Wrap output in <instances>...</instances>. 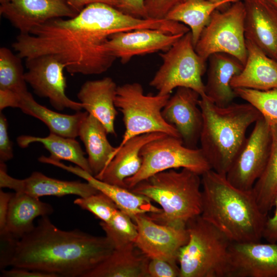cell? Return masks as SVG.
I'll return each mask as SVG.
<instances>
[{
  "label": "cell",
  "mask_w": 277,
  "mask_h": 277,
  "mask_svg": "<svg viewBox=\"0 0 277 277\" xmlns=\"http://www.w3.org/2000/svg\"><path fill=\"white\" fill-rule=\"evenodd\" d=\"M161 26L160 20L137 18L108 4L94 3L74 17L54 18L33 27L29 34H19L12 46L22 58L52 55L71 74H98L116 59L105 48L111 35Z\"/></svg>",
  "instance_id": "1"
},
{
  "label": "cell",
  "mask_w": 277,
  "mask_h": 277,
  "mask_svg": "<svg viewBox=\"0 0 277 277\" xmlns=\"http://www.w3.org/2000/svg\"><path fill=\"white\" fill-rule=\"evenodd\" d=\"M114 249L106 236H94L77 229L63 230L45 216L18 240L11 266L57 277H84Z\"/></svg>",
  "instance_id": "2"
},
{
  "label": "cell",
  "mask_w": 277,
  "mask_h": 277,
  "mask_svg": "<svg viewBox=\"0 0 277 277\" xmlns=\"http://www.w3.org/2000/svg\"><path fill=\"white\" fill-rule=\"evenodd\" d=\"M201 176L202 217L232 242H260L268 216L260 210L252 190L235 187L226 175L212 169Z\"/></svg>",
  "instance_id": "3"
},
{
  "label": "cell",
  "mask_w": 277,
  "mask_h": 277,
  "mask_svg": "<svg viewBox=\"0 0 277 277\" xmlns=\"http://www.w3.org/2000/svg\"><path fill=\"white\" fill-rule=\"evenodd\" d=\"M199 104L203 118L200 148L211 169L226 175L247 138L248 128L262 115L248 103L220 107L202 97Z\"/></svg>",
  "instance_id": "4"
},
{
  "label": "cell",
  "mask_w": 277,
  "mask_h": 277,
  "mask_svg": "<svg viewBox=\"0 0 277 277\" xmlns=\"http://www.w3.org/2000/svg\"><path fill=\"white\" fill-rule=\"evenodd\" d=\"M200 174L186 168L170 169L155 174L130 190L160 205L162 212L147 213L153 221L164 225L185 227L202 212Z\"/></svg>",
  "instance_id": "5"
},
{
  "label": "cell",
  "mask_w": 277,
  "mask_h": 277,
  "mask_svg": "<svg viewBox=\"0 0 277 277\" xmlns=\"http://www.w3.org/2000/svg\"><path fill=\"white\" fill-rule=\"evenodd\" d=\"M187 243L179 253L180 277H230L231 241L201 215L186 224Z\"/></svg>",
  "instance_id": "6"
},
{
  "label": "cell",
  "mask_w": 277,
  "mask_h": 277,
  "mask_svg": "<svg viewBox=\"0 0 277 277\" xmlns=\"http://www.w3.org/2000/svg\"><path fill=\"white\" fill-rule=\"evenodd\" d=\"M170 96L146 95L142 85L136 82L118 86L115 105L123 114L125 130L116 148L130 138L146 133L159 132L181 138L177 130L162 115Z\"/></svg>",
  "instance_id": "7"
},
{
  "label": "cell",
  "mask_w": 277,
  "mask_h": 277,
  "mask_svg": "<svg viewBox=\"0 0 277 277\" xmlns=\"http://www.w3.org/2000/svg\"><path fill=\"white\" fill-rule=\"evenodd\" d=\"M160 56L163 63L149 83L157 94L168 95L175 88L186 87L206 97L202 78L206 62L196 52L190 31Z\"/></svg>",
  "instance_id": "8"
},
{
  "label": "cell",
  "mask_w": 277,
  "mask_h": 277,
  "mask_svg": "<svg viewBox=\"0 0 277 277\" xmlns=\"http://www.w3.org/2000/svg\"><path fill=\"white\" fill-rule=\"evenodd\" d=\"M141 156L140 169L125 180L129 189L155 174L170 169L186 168L201 175L211 169L201 148L187 147L181 138L169 135L145 144Z\"/></svg>",
  "instance_id": "9"
},
{
  "label": "cell",
  "mask_w": 277,
  "mask_h": 277,
  "mask_svg": "<svg viewBox=\"0 0 277 277\" xmlns=\"http://www.w3.org/2000/svg\"><path fill=\"white\" fill-rule=\"evenodd\" d=\"M246 11L243 0L233 3L226 9L215 10L194 48L206 62L215 53L231 55L244 65L247 56L245 36Z\"/></svg>",
  "instance_id": "10"
},
{
  "label": "cell",
  "mask_w": 277,
  "mask_h": 277,
  "mask_svg": "<svg viewBox=\"0 0 277 277\" xmlns=\"http://www.w3.org/2000/svg\"><path fill=\"white\" fill-rule=\"evenodd\" d=\"M271 145L270 125L262 117L254 123L250 135L232 163L226 176L235 187L252 190L267 164Z\"/></svg>",
  "instance_id": "11"
},
{
  "label": "cell",
  "mask_w": 277,
  "mask_h": 277,
  "mask_svg": "<svg viewBox=\"0 0 277 277\" xmlns=\"http://www.w3.org/2000/svg\"><path fill=\"white\" fill-rule=\"evenodd\" d=\"M25 79L34 93L49 98L55 109L70 108L76 111L83 109L81 102L70 99L66 94V79L63 70L65 66L52 55L45 54L26 58Z\"/></svg>",
  "instance_id": "12"
},
{
  "label": "cell",
  "mask_w": 277,
  "mask_h": 277,
  "mask_svg": "<svg viewBox=\"0 0 277 277\" xmlns=\"http://www.w3.org/2000/svg\"><path fill=\"white\" fill-rule=\"evenodd\" d=\"M133 221L137 229L134 244L144 255L150 259L177 263L181 248L188 241L186 226L162 225L151 220L147 214L137 215Z\"/></svg>",
  "instance_id": "13"
},
{
  "label": "cell",
  "mask_w": 277,
  "mask_h": 277,
  "mask_svg": "<svg viewBox=\"0 0 277 277\" xmlns=\"http://www.w3.org/2000/svg\"><path fill=\"white\" fill-rule=\"evenodd\" d=\"M200 97L192 89L179 87L162 110L163 117L177 130L183 144L191 148H196L203 127Z\"/></svg>",
  "instance_id": "14"
},
{
  "label": "cell",
  "mask_w": 277,
  "mask_h": 277,
  "mask_svg": "<svg viewBox=\"0 0 277 277\" xmlns=\"http://www.w3.org/2000/svg\"><path fill=\"white\" fill-rule=\"evenodd\" d=\"M78 13L65 0H8L0 6V14L22 34L51 19L72 18Z\"/></svg>",
  "instance_id": "15"
},
{
  "label": "cell",
  "mask_w": 277,
  "mask_h": 277,
  "mask_svg": "<svg viewBox=\"0 0 277 277\" xmlns=\"http://www.w3.org/2000/svg\"><path fill=\"white\" fill-rule=\"evenodd\" d=\"M230 277H277V243L231 242Z\"/></svg>",
  "instance_id": "16"
},
{
  "label": "cell",
  "mask_w": 277,
  "mask_h": 277,
  "mask_svg": "<svg viewBox=\"0 0 277 277\" xmlns=\"http://www.w3.org/2000/svg\"><path fill=\"white\" fill-rule=\"evenodd\" d=\"M184 34L152 29L117 32L109 37L105 48L112 56L126 64L135 56L168 50Z\"/></svg>",
  "instance_id": "17"
},
{
  "label": "cell",
  "mask_w": 277,
  "mask_h": 277,
  "mask_svg": "<svg viewBox=\"0 0 277 277\" xmlns=\"http://www.w3.org/2000/svg\"><path fill=\"white\" fill-rule=\"evenodd\" d=\"M0 187L8 188L16 192L38 198L49 195L61 197L69 194L85 197L99 192L87 182L57 180L37 171L32 172L26 179H17L7 173L6 165L3 162H0Z\"/></svg>",
  "instance_id": "18"
},
{
  "label": "cell",
  "mask_w": 277,
  "mask_h": 277,
  "mask_svg": "<svg viewBox=\"0 0 277 277\" xmlns=\"http://www.w3.org/2000/svg\"><path fill=\"white\" fill-rule=\"evenodd\" d=\"M40 161L42 163L54 165L84 179L98 191L109 197L120 210L129 215L132 220L138 214L162 212V209L154 206L149 198L135 193L127 188L98 180L77 166H67L44 155L41 157Z\"/></svg>",
  "instance_id": "19"
},
{
  "label": "cell",
  "mask_w": 277,
  "mask_h": 277,
  "mask_svg": "<svg viewBox=\"0 0 277 277\" xmlns=\"http://www.w3.org/2000/svg\"><path fill=\"white\" fill-rule=\"evenodd\" d=\"M245 36L277 61V13L264 0H243Z\"/></svg>",
  "instance_id": "20"
},
{
  "label": "cell",
  "mask_w": 277,
  "mask_h": 277,
  "mask_svg": "<svg viewBox=\"0 0 277 277\" xmlns=\"http://www.w3.org/2000/svg\"><path fill=\"white\" fill-rule=\"evenodd\" d=\"M117 87L111 77H106L86 82L77 93L83 109L97 118L108 134L114 135V122L117 114L115 105Z\"/></svg>",
  "instance_id": "21"
},
{
  "label": "cell",
  "mask_w": 277,
  "mask_h": 277,
  "mask_svg": "<svg viewBox=\"0 0 277 277\" xmlns=\"http://www.w3.org/2000/svg\"><path fill=\"white\" fill-rule=\"evenodd\" d=\"M166 135L159 132L150 133L130 138L121 147H116L112 159L101 172L94 176L107 183L126 188L125 180L134 175L141 168V151L143 146Z\"/></svg>",
  "instance_id": "22"
},
{
  "label": "cell",
  "mask_w": 277,
  "mask_h": 277,
  "mask_svg": "<svg viewBox=\"0 0 277 277\" xmlns=\"http://www.w3.org/2000/svg\"><path fill=\"white\" fill-rule=\"evenodd\" d=\"M208 60L205 84L206 97L217 106H226L237 97L231 86V81L242 71L244 65L235 57L224 53H213Z\"/></svg>",
  "instance_id": "23"
},
{
  "label": "cell",
  "mask_w": 277,
  "mask_h": 277,
  "mask_svg": "<svg viewBox=\"0 0 277 277\" xmlns=\"http://www.w3.org/2000/svg\"><path fill=\"white\" fill-rule=\"evenodd\" d=\"M246 61L242 71L234 76L231 86L267 90L277 88V61L265 54L251 41L246 39Z\"/></svg>",
  "instance_id": "24"
},
{
  "label": "cell",
  "mask_w": 277,
  "mask_h": 277,
  "mask_svg": "<svg viewBox=\"0 0 277 277\" xmlns=\"http://www.w3.org/2000/svg\"><path fill=\"white\" fill-rule=\"evenodd\" d=\"M149 260L134 243H131L115 248L84 277H148Z\"/></svg>",
  "instance_id": "25"
},
{
  "label": "cell",
  "mask_w": 277,
  "mask_h": 277,
  "mask_svg": "<svg viewBox=\"0 0 277 277\" xmlns=\"http://www.w3.org/2000/svg\"><path fill=\"white\" fill-rule=\"evenodd\" d=\"M53 212L52 206L39 198L15 192L9 202L6 230L19 240L34 229L35 218Z\"/></svg>",
  "instance_id": "26"
},
{
  "label": "cell",
  "mask_w": 277,
  "mask_h": 277,
  "mask_svg": "<svg viewBox=\"0 0 277 277\" xmlns=\"http://www.w3.org/2000/svg\"><path fill=\"white\" fill-rule=\"evenodd\" d=\"M16 108L43 122L50 132L74 138L78 136L81 125L88 114L80 111L69 115L52 111L37 103L29 91L19 95Z\"/></svg>",
  "instance_id": "27"
},
{
  "label": "cell",
  "mask_w": 277,
  "mask_h": 277,
  "mask_svg": "<svg viewBox=\"0 0 277 277\" xmlns=\"http://www.w3.org/2000/svg\"><path fill=\"white\" fill-rule=\"evenodd\" d=\"M108 134L104 125L95 117L88 114L82 122L78 136L83 142L88 154L92 174L101 172L112 159L116 150L108 140Z\"/></svg>",
  "instance_id": "28"
},
{
  "label": "cell",
  "mask_w": 277,
  "mask_h": 277,
  "mask_svg": "<svg viewBox=\"0 0 277 277\" xmlns=\"http://www.w3.org/2000/svg\"><path fill=\"white\" fill-rule=\"evenodd\" d=\"M241 0H225L213 2L208 0H184L173 8L165 19L182 23L190 29L195 47L213 12L223 11L231 4Z\"/></svg>",
  "instance_id": "29"
},
{
  "label": "cell",
  "mask_w": 277,
  "mask_h": 277,
  "mask_svg": "<svg viewBox=\"0 0 277 277\" xmlns=\"http://www.w3.org/2000/svg\"><path fill=\"white\" fill-rule=\"evenodd\" d=\"M17 144L25 148L33 143H39L50 153L49 157L60 161L70 162L92 174L87 158L80 143L74 138L66 137L50 132L46 137L22 135L17 138Z\"/></svg>",
  "instance_id": "30"
},
{
  "label": "cell",
  "mask_w": 277,
  "mask_h": 277,
  "mask_svg": "<svg viewBox=\"0 0 277 277\" xmlns=\"http://www.w3.org/2000/svg\"><path fill=\"white\" fill-rule=\"evenodd\" d=\"M271 145L265 169L252 189L261 212L266 215L273 208L277 194V124L270 125Z\"/></svg>",
  "instance_id": "31"
},
{
  "label": "cell",
  "mask_w": 277,
  "mask_h": 277,
  "mask_svg": "<svg viewBox=\"0 0 277 277\" xmlns=\"http://www.w3.org/2000/svg\"><path fill=\"white\" fill-rule=\"evenodd\" d=\"M21 58L6 47L0 49V90L20 95L28 91Z\"/></svg>",
  "instance_id": "32"
},
{
  "label": "cell",
  "mask_w": 277,
  "mask_h": 277,
  "mask_svg": "<svg viewBox=\"0 0 277 277\" xmlns=\"http://www.w3.org/2000/svg\"><path fill=\"white\" fill-rule=\"evenodd\" d=\"M100 225L115 248L134 243L137 235L136 225L127 214L118 209L111 220Z\"/></svg>",
  "instance_id": "33"
},
{
  "label": "cell",
  "mask_w": 277,
  "mask_h": 277,
  "mask_svg": "<svg viewBox=\"0 0 277 277\" xmlns=\"http://www.w3.org/2000/svg\"><path fill=\"white\" fill-rule=\"evenodd\" d=\"M237 97L255 107L270 125L277 124V88L267 90L233 89Z\"/></svg>",
  "instance_id": "34"
},
{
  "label": "cell",
  "mask_w": 277,
  "mask_h": 277,
  "mask_svg": "<svg viewBox=\"0 0 277 277\" xmlns=\"http://www.w3.org/2000/svg\"><path fill=\"white\" fill-rule=\"evenodd\" d=\"M74 203L105 223L111 220L118 209L109 197L100 191L85 197H79L74 200Z\"/></svg>",
  "instance_id": "35"
},
{
  "label": "cell",
  "mask_w": 277,
  "mask_h": 277,
  "mask_svg": "<svg viewBox=\"0 0 277 277\" xmlns=\"http://www.w3.org/2000/svg\"><path fill=\"white\" fill-rule=\"evenodd\" d=\"M147 272L148 277H180V267L176 262L160 259H150Z\"/></svg>",
  "instance_id": "36"
},
{
  "label": "cell",
  "mask_w": 277,
  "mask_h": 277,
  "mask_svg": "<svg viewBox=\"0 0 277 277\" xmlns=\"http://www.w3.org/2000/svg\"><path fill=\"white\" fill-rule=\"evenodd\" d=\"M18 239L15 238L6 229L0 231L1 270L5 269L7 266H11L14 257Z\"/></svg>",
  "instance_id": "37"
},
{
  "label": "cell",
  "mask_w": 277,
  "mask_h": 277,
  "mask_svg": "<svg viewBox=\"0 0 277 277\" xmlns=\"http://www.w3.org/2000/svg\"><path fill=\"white\" fill-rule=\"evenodd\" d=\"M184 0H145L148 18L165 19L167 14Z\"/></svg>",
  "instance_id": "38"
},
{
  "label": "cell",
  "mask_w": 277,
  "mask_h": 277,
  "mask_svg": "<svg viewBox=\"0 0 277 277\" xmlns=\"http://www.w3.org/2000/svg\"><path fill=\"white\" fill-rule=\"evenodd\" d=\"M8 122L5 115L0 112V162L5 163L13 157L12 143L8 133Z\"/></svg>",
  "instance_id": "39"
},
{
  "label": "cell",
  "mask_w": 277,
  "mask_h": 277,
  "mask_svg": "<svg viewBox=\"0 0 277 277\" xmlns=\"http://www.w3.org/2000/svg\"><path fill=\"white\" fill-rule=\"evenodd\" d=\"M118 10L132 16L148 18L145 6V0H120Z\"/></svg>",
  "instance_id": "40"
},
{
  "label": "cell",
  "mask_w": 277,
  "mask_h": 277,
  "mask_svg": "<svg viewBox=\"0 0 277 277\" xmlns=\"http://www.w3.org/2000/svg\"><path fill=\"white\" fill-rule=\"evenodd\" d=\"M3 277H57L54 274L30 270L23 268L13 267L10 270H1Z\"/></svg>",
  "instance_id": "41"
},
{
  "label": "cell",
  "mask_w": 277,
  "mask_h": 277,
  "mask_svg": "<svg viewBox=\"0 0 277 277\" xmlns=\"http://www.w3.org/2000/svg\"><path fill=\"white\" fill-rule=\"evenodd\" d=\"M273 207L274 211L271 217H268L263 233V238L268 242L277 243V194Z\"/></svg>",
  "instance_id": "42"
},
{
  "label": "cell",
  "mask_w": 277,
  "mask_h": 277,
  "mask_svg": "<svg viewBox=\"0 0 277 277\" xmlns=\"http://www.w3.org/2000/svg\"><path fill=\"white\" fill-rule=\"evenodd\" d=\"M13 194L0 190V231L6 229L9 202Z\"/></svg>",
  "instance_id": "43"
},
{
  "label": "cell",
  "mask_w": 277,
  "mask_h": 277,
  "mask_svg": "<svg viewBox=\"0 0 277 277\" xmlns=\"http://www.w3.org/2000/svg\"><path fill=\"white\" fill-rule=\"evenodd\" d=\"M68 4L78 12H80L86 6L94 3H103L119 9L120 0H65Z\"/></svg>",
  "instance_id": "44"
},
{
  "label": "cell",
  "mask_w": 277,
  "mask_h": 277,
  "mask_svg": "<svg viewBox=\"0 0 277 277\" xmlns=\"http://www.w3.org/2000/svg\"><path fill=\"white\" fill-rule=\"evenodd\" d=\"M277 13V0H264Z\"/></svg>",
  "instance_id": "45"
},
{
  "label": "cell",
  "mask_w": 277,
  "mask_h": 277,
  "mask_svg": "<svg viewBox=\"0 0 277 277\" xmlns=\"http://www.w3.org/2000/svg\"><path fill=\"white\" fill-rule=\"evenodd\" d=\"M208 1L213 2H221L225 0H208Z\"/></svg>",
  "instance_id": "46"
},
{
  "label": "cell",
  "mask_w": 277,
  "mask_h": 277,
  "mask_svg": "<svg viewBox=\"0 0 277 277\" xmlns=\"http://www.w3.org/2000/svg\"><path fill=\"white\" fill-rule=\"evenodd\" d=\"M8 0H0L1 4L6 3L8 2Z\"/></svg>",
  "instance_id": "47"
}]
</instances>
